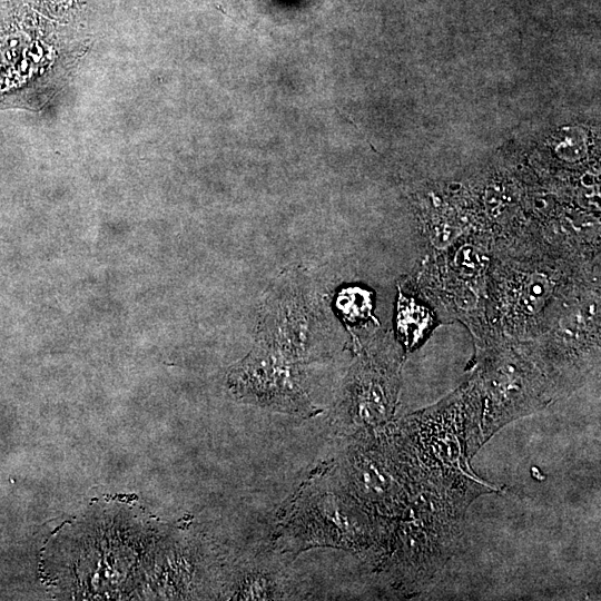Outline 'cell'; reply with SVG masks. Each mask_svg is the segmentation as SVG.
<instances>
[{
  "instance_id": "cell-3",
  "label": "cell",
  "mask_w": 601,
  "mask_h": 601,
  "mask_svg": "<svg viewBox=\"0 0 601 601\" xmlns=\"http://www.w3.org/2000/svg\"><path fill=\"white\" fill-rule=\"evenodd\" d=\"M275 577L262 572H250L242 575L234 589L231 599L236 600H270L282 598Z\"/></svg>"
},
{
  "instance_id": "cell-2",
  "label": "cell",
  "mask_w": 601,
  "mask_h": 601,
  "mask_svg": "<svg viewBox=\"0 0 601 601\" xmlns=\"http://www.w3.org/2000/svg\"><path fill=\"white\" fill-rule=\"evenodd\" d=\"M394 392L391 380L378 371L359 367L348 390V413L355 423L376 425L393 412Z\"/></svg>"
},
{
  "instance_id": "cell-1",
  "label": "cell",
  "mask_w": 601,
  "mask_h": 601,
  "mask_svg": "<svg viewBox=\"0 0 601 601\" xmlns=\"http://www.w3.org/2000/svg\"><path fill=\"white\" fill-rule=\"evenodd\" d=\"M299 365L278 346L257 336L248 355L231 367L227 377L228 387L239 401L311 415L317 408L302 385Z\"/></svg>"
},
{
  "instance_id": "cell-4",
  "label": "cell",
  "mask_w": 601,
  "mask_h": 601,
  "mask_svg": "<svg viewBox=\"0 0 601 601\" xmlns=\"http://www.w3.org/2000/svg\"><path fill=\"white\" fill-rule=\"evenodd\" d=\"M549 284L544 277L533 276L524 288V303L530 311L539 308L549 293Z\"/></svg>"
}]
</instances>
